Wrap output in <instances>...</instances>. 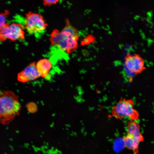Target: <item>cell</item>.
Listing matches in <instances>:
<instances>
[{"instance_id": "3957f363", "label": "cell", "mask_w": 154, "mask_h": 154, "mask_svg": "<svg viewBox=\"0 0 154 154\" xmlns=\"http://www.w3.org/2000/svg\"><path fill=\"white\" fill-rule=\"evenodd\" d=\"M133 100L131 99L122 98L111 108V115L118 120L128 118L131 120L137 121L139 117V113L134 108Z\"/></svg>"}, {"instance_id": "8fae6325", "label": "cell", "mask_w": 154, "mask_h": 154, "mask_svg": "<svg viewBox=\"0 0 154 154\" xmlns=\"http://www.w3.org/2000/svg\"><path fill=\"white\" fill-rule=\"evenodd\" d=\"M61 37V32L57 29H54L51 33L49 38L51 44L57 46Z\"/></svg>"}, {"instance_id": "277c9868", "label": "cell", "mask_w": 154, "mask_h": 154, "mask_svg": "<svg viewBox=\"0 0 154 154\" xmlns=\"http://www.w3.org/2000/svg\"><path fill=\"white\" fill-rule=\"evenodd\" d=\"M43 16L38 13L29 12L25 15V28L31 34L41 33L48 27Z\"/></svg>"}, {"instance_id": "7a4b0ae2", "label": "cell", "mask_w": 154, "mask_h": 154, "mask_svg": "<svg viewBox=\"0 0 154 154\" xmlns=\"http://www.w3.org/2000/svg\"><path fill=\"white\" fill-rule=\"evenodd\" d=\"M65 23L61 31L62 37L56 46L61 50L70 54L78 48L79 36L77 29L71 24L68 19H65Z\"/></svg>"}, {"instance_id": "30bf717a", "label": "cell", "mask_w": 154, "mask_h": 154, "mask_svg": "<svg viewBox=\"0 0 154 154\" xmlns=\"http://www.w3.org/2000/svg\"><path fill=\"white\" fill-rule=\"evenodd\" d=\"M125 146L129 149L133 151L135 153L138 151L139 143L140 142L133 136L127 134L123 138Z\"/></svg>"}, {"instance_id": "52a82bcc", "label": "cell", "mask_w": 154, "mask_h": 154, "mask_svg": "<svg viewBox=\"0 0 154 154\" xmlns=\"http://www.w3.org/2000/svg\"><path fill=\"white\" fill-rule=\"evenodd\" d=\"M40 76L38 72L36 62L30 63L17 75V79L20 82L25 83L34 80Z\"/></svg>"}, {"instance_id": "9c48e42d", "label": "cell", "mask_w": 154, "mask_h": 154, "mask_svg": "<svg viewBox=\"0 0 154 154\" xmlns=\"http://www.w3.org/2000/svg\"><path fill=\"white\" fill-rule=\"evenodd\" d=\"M51 67V62L46 58L41 59L36 63L37 71L40 76L43 78H45L48 75Z\"/></svg>"}, {"instance_id": "8992f818", "label": "cell", "mask_w": 154, "mask_h": 154, "mask_svg": "<svg viewBox=\"0 0 154 154\" xmlns=\"http://www.w3.org/2000/svg\"><path fill=\"white\" fill-rule=\"evenodd\" d=\"M125 66L131 73L137 75L146 68L142 58L138 54L128 53L124 58Z\"/></svg>"}, {"instance_id": "ba28073f", "label": "cell", "mask_w": 154, "mask_h": 154, "mask_svg": "<svg viewBox=\"0 0 154 154\" xmlns=\"http://www.w3.org/2000/svg\"><path fill=\"white\" fill-rule=\"evenodd\" d=\"M126 127L127 134L133 136L139 142L143 140L142 134L140 131V127L138 123L135 121L128 120Z\"/></svg>"}, {"instance_id": "6da1fadb", "label": "cell", "mask_w": 154, "mask_h": 154, "mask_svg": "<svg viewBox=\"0 0 154 154\" xmlns=\"http://www.w3.org/2000/svg\"><path fill=\"white\" fill-rule=\"evenodd\" d=\"M21 105L18 96L13 91L0 92V123L7 124L19 115Z\"/></svg>"}, {"instance_id": "5b68a950", "label": "cell", "mask_w": 154, "mask_h": 154, "mask_svg": "<svg viewBox=\"0 0 154 154\" xmlns=\"http://www.w3.org/2000/svg\"><path fill=\"white\" fill-rule=\"evenodd\" d=\"M24 27L21 24L13 23H6L0 29V41L4 42L9 39L15 41L23 40L25 38Z\"/></svg>"}, {"instance_id": "7c38bea8", "label": "cell", "mask_w": 154, "mask_h": 154, "mask_svg": "<svg viewBox=\"0 0 154 154\" xmlns=\"http://www.w3.org/2000/svg\"><path fill=\"white\" fill-rule=\"evenodd\" d=\"M9 13L8 10L0 13V29L6 23V21Z\"/></svg>"}, {"instance_id": "4fadbf2b", "label": "cell", "mask_w": 154, "mask_h": 154, "mask_svg": "<svg viewBox=\"0 0 154 154\" xmlns=\"http://www.w3.org/2000/svg\"><path fill=\"white\" fill-rule=\"evenodd\" d=\"M44 6L52 5L57 3L60 0H42Z\"/></svg>"}]
</instances>
